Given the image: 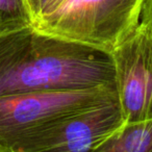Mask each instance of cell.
Returning a JSON list of instances; mask_svg holds the SVG:
<instances>
[{
    "label": "cell",
    "instance_id": "obj_1",
    "mask_svg": "<svg viewBox=\"0 0 152 152\" xmlns=\"http://www.w3.org/2000/svg\"><path fill=\"white\" fill-rule=\"evenodd\" d=\"M116 88L110 52L34 26L0 34V97Z\"/></svg>",
    "mask_w": 152,
    "mask_h": 152
},
{
    "label": "cell",
    "instance_id": "obj_2",
    "mask_svg": "<svg viewBox=\"0 0 152 152\" xmlns=\"http://www.w3.org/2000/svg\"><path fill=\"white\" fill-rule=\"evenodd\" d=\"M114 101L116 88L106 87L0 97V152H34L70 117Z\"/></svg>",
    "mask_w": 152,
    "mask_h": 152
},
{
    "label": "cell",
    "instance_id": "obj_3",
    "mask_svg": "<svg viewBox=\"0 0 152 152\" xmlns=\"http://www.w3.org/2000/svg\"><path fill=\"white\" fill-rule=\"evenodd\" d=\"M143 3L144 0H67L34 28L112 52L140 23Z\"/></svg>",
    "mask_w": 152,
    "mask_h": 152
},
{
    "label": "cell",
    "instance_id": "obj_4",
    "mask_svg": "<svg viewBox=\"0 0 152 152\" xmlns=\"http://www.w3.org/2000/svg\"><path fill=\"white\" fill-rule=\"evenodd\" d=\"M110 55L124 123L152 119V32L140 21Z\"/></svg>",
    "mask_w": 152,
    "mask_h": 152
},
{
    "label": "cell",
    "instance_id": "obj_5",
    "mask_svg": "<svg viewBox=\"0 0 152 152\" xmlns=\"http://www.w3.org/2000/svg\"><path fill=\"white\" fill-rule=\"evenodd\" d=\"M124 123L118 101L70 117L53 128L34 152H93Z\"/></svg>",
    "mask_w": 152,
    "mask_h": 152
},
{
    "label": "cell",
    "instance_id": "obj_6",
    "mask_svg": "<svg viewBox=\"0 0 152 152\" xmlns=\"http://www.w3.org/2000/svg\"><path fill=\"white\" fill-rule=\"evenodd\" d=\"M93 152H152V119L123 123Z\"/></svg>",
    "mask_w": 152,
    "mask_h": 152
},
{
    "label": "cell",
    "instance_id": "obj_7",
    "mask_svg": "<svg viewBox=\"0 0 152 152\" xmlns=\"http://www.w3.org/2000/svg\"><path fill=\"white\" fill-rule=\"evenodd\" d=\"M34 26L28 0H0V34Z\"/></svg>",
    "mask_w": 152,
    "mask_h": 152
},
{
    "label": "cell",
    "instance_id": "obj_8",
    "mask_svg": "<svg viewBox=\"0 0 152 152\" xmlns=\"http://www.w3.org/2000/svg\"><path fill=\"white\" fill-rule=\"evenodd\" d=\"M67 0H45V2L43 3L42 7H41L39 15L37 17L36 21H34V26L36 25L38 22H40L42 19L46 18L47 16L51 15L52 13H54L63 3H65Z\"/></svg>",
    "mask_w": 152,
    "mask_h": 152
},
{
    "label": "cell",
    "instance_id": "obj_9",
    "mask_svg": "<svg viewBox=\"0 0 152 152\" xmlns=\"http://www.w3.org/2000/svg\"><path fill=\"white\" fill-rule=\"evenodd\" d=\"M141 22L152 32V0H144Z\"/></svg>",
    "mask_w": 152,
    "mask_h": 152
},
{
    "label": "cell",
    "instance_id": "obj_10",
    "mask_svg": "<svg viewBox=\"0 0 152 152\" xmlns=\"http://www.w3.org/2000/svg\"><path fill=\"white\" fill-rule=\"evenodd\" d=\"M28 5H29V9H30V12H31L32 19H34V20H36L37 14H38L39 0H28Z\"/></svg>",
    "mask_w": 152,
    "mask_h": 152
},
{
    "label": "cell",
    "instance_id": "obj_11",
    "mask_svg": "<svg viewBox=\"0 0 152 152\" xmlns=\"http://www.w3.org/2000/svg\"><path fill=\"white\" fill-rule=\"evenodd\" d=\"M45 2V0H39V9H38V14H37V17H38V15H39V12H40V10H41V7H42V5H43V3ZM37 17H36V19H37ZM36 21V20H34Z\"/></svg>",
    "mask_w": 152,
    "mask_h": 152
}]
</instances>
